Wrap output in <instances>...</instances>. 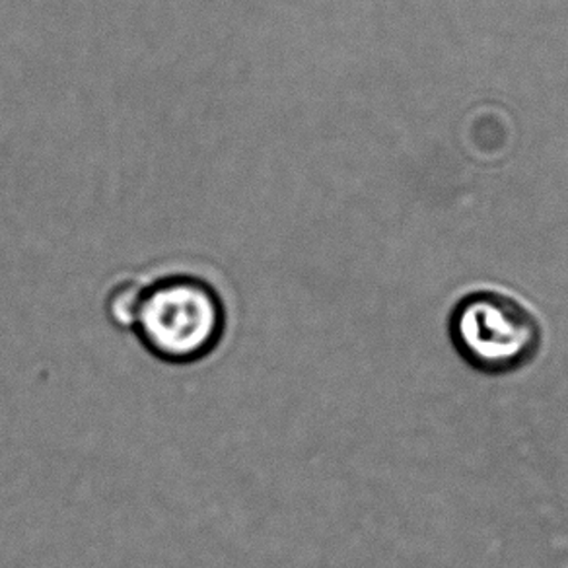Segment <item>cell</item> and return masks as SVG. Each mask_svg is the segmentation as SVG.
<instances>
[{"label": "cell", "mask_w": 568, "mask_h": 568, "mask_svg": "<svg viewBox=\"0 0 568 568\" xmlns=\"http://www.w3.org/2000/svg\"><path fill=\"white\" fill-rule=\"evenodd\" d=\"M105 312L149 355L172 366L205 361L229 332V304L195 273L123 278L108 291Z\"/></svg>", "instance_id": "cell-1"}, {"label": "cell", "mask_w": 568, "mask_h": 568, "mask_svg": "<svg viewBox=\"0 0 568 568\" xmlns=\"http://www.w3.org/2000/svg\"><path fill=\"white\" fill-rule=\"evenodd\" d=\"M459 358L485 376H506L526 368L544 347V322L520 294L483 284L459 298L448 320Z\"/></svg>", "instance_id": "cell-2"}]
</instances>
